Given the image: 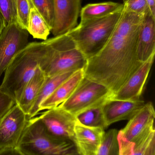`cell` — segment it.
<instances>
[{"instance_id":"cell-2","label":"cell","mask_w":155,"mask_h":155,"mask_svg":"<svg viewBox=\"0 0 155 155\" xmlns=\"http://www.w3.org/2000/svg\"><path fill=\"white\" fill-rule=\"evenodd\" d=\"M48 50L47 40L41 42L28 43L9 64L0 89L12 97L15 104L19 101L25 86L37 69L45 64Z\"/></svg>"},{"instance_id":"cell-13","label":"cell","mask_w":155,"mask_h":155,"mask_svg":"<svg viewBox=\"0 0 155 155\" xmlns=\"http://www.w3.org/2000/svg\"><path fill=\"white\" fill-rule=\"evenodd\" d=\"M100 127L85 126L76 121L73 142L79 155H96L105 132Z\"/></svg>"},{"instance_id":"cell-11","label":"cell","mask_w":155,"mask_h":155,"mask_svg":"<svg viewBox=\"0 0 155 155\" xmlns=\"http://www.w3.org/2000/svg\"><path fill=\"white\" fill-rule=\"evenodd\" d=\"M155 113L152 103L144 106L129 120L125 127L118 131V141L130 142L155 128Z\"/></svg>"},{"instance_id":"cell-30","label":"cell","mask_w":155,"mask_h":155,"mask_svg":"<svg viewBox=\"0 0 155 155\" xmlns=\"http://www.w3.org/2000/svg\"><path fill=\"white\" fill-rule=\"evenodd\" d=\"M146 1L151 14L155 17V0H146Z\"/></svg>"},{"instance_id":"cell-10","label":"cell","mask_w":155,"mask_h":155,"mask_svg":"<svg viewBox=\"0 0 155 155\" xmlns=\"http://www.w3.org/2000/svg\"><path fill=\"white\" fill-rule=\"evenodd\" d=\"M54 21L51 30L54 36L66 34L78 25L82 0H53Z\"/></svg>"},{"instance_id":"cell-26","label":"cell","mask_w":155,"mask_h":155,"mask_svg":"<svg viewBox=\"0 0 155 155\" xmlns=\"http://www.w3.org/2000/svg\"><path fill=\"white\" fill-rule=\"evenodd\" d=\"M0 11L6 25L17 22L15 0H0Z\"/></svg>"},{"instance_id":"cell-31","label":"cell","mask_w":155,"mask_h":155,"mask_svg":"<svg viewBox=\"0 0 155 155\" xmlns=\"http://www.w3.org/2000/svg\"><path fill=\"white\" fill-rule=\"evenodd\" d=\"M5 25H5L2 13H1V11H0V35H1V32L3 30L4 27H5Z\"/></svg>"},{"instance_id":"cell-29","label":"cell","mask_w":155,"mask_h":155,"mask_svg":"<svg viewBox=\"0 0 155 155\" xmlns=\"http://www.w3.org/2000/svg\"><path fill=\"white\" fill-rule=\"evenodd\" d=\"M0 155H24L17 148L0 149Z\"/></svg>"},{"instance_id":"cell-25","label":"cell","mask_w":155,"mask_h":155,"mask_svg":"<svg viewBox=\"0 0 155 155\" xmlns=\"http://www.w3.org/2000/svg\"><path fill=\"white\" fill-rule=\"evenodd\" d=\"M17 21L23 29L27 30L28 19L32 5L30 0H15Z\"/></svg>"},{"instance_id":"cell-8","label":"cell","mask_w":155,"mask_h":155,"mask_svg":"<svg viewBox=\"0 0 155 155\" xmlns=\"http://www.w3.org/2000/svg\"><path fill=\"white\" fill-rule=\"evenodd\" d=\"M28 121L16 104L0 118V149L17 148Z\"/></svg>"},{"instance_id":"cell-3","label":"cell","mask_w":155,"mask_h":155,"mask_svg":"<svg viewBox=\"0 0 155 155\" xmlns=\"http://www.w3.org/2000/svg\"><path fill=\"white\" fill-rule=\"evenodd\" d=\"M123 9L102 18L80 22L67 33L86 60L98 54L105 46L121 17Z\"/></svg>"},{"instance_id":"cell-22","label":"cell","mask_w":155,"mask_h":155,"mask_svg":"<svg viewBox=\"0 0 155 155\" xmlns=\"http://www.w3.org/2000/svg\"><path fill=\"white\" fill-rule=\"evenodd\" d=\"M103 105L93 107L75 115L79 124L86 127L107 128L103 110Z\"/></svg>"},{"instance_id":"cell-27","label":"cell","mask_w":155,"mask_h":155,"mask_svg":"<svg viewBox=\"0 0 155 155\" xmlns=\"http://www.w3.org/2000/svg\"><path fill=\"white\" fill-rule=\"evenodd\" d=\"M124 8L129 12L144 15L150 11L146 0H123Z\"/></svg>"},{"instance_id":"cell-15","label":"cell","mask_w":155,"mask_h":155,"mask_svg":"<svg viewBox=\"0 0 155 155\" xmlns=\"http://www.w3.org/2000/svg\"><path fill=\"white\" fill-rule=\"evenodd\" d=\"M155 54V17L150 11L144 15L138 35L137 58L143 63Z\"/></svg>"},{"instance_id":"cell-20","label":"cell","mask_w":155,"mask_h":155,"mask_svg":"<svg viewBox=\"0 0 155 155\" xmlns=\"http://www.w3.org/2000/svg\"><path fill=\"white\" fill-rule=\"evenodd\" d=\"M123 3L108 2L89 4L80 11L81 22L105 17L123 9Z\"/></svg>"},{"instance_id":"cell-1","label":"cell","mask_w":155,"mask_h":155,"mask_svg":"<svg viewBox=\"0 0 155 155\" xmlns=\"http://www.w3.org/2000/svg\"><path fill=\"white\" fill-rule=\"evenodd\" d=\"M143 16L123 8L105 46L86 61L84 77L105 86L113 95L143 64L137 58V44Z\"/></svg>"},{"instance_id":"cell-24","label":"cell","mask_w":155,"mask_h":155,"mask_svg":"<svg viewBox=\"0 0 155 155\" xmlns=\"http://www.w3.org/2000/svg\"><path fill=\"white\" fill-rule=\"evenodd\" d=\"M34 6L41 14L52 30L54 21L53 0H30Z\"/></svg>"},{"instance_id":"cell-21","label":"cell","mask_w":155,"mask_h":155,"mask_svg":"<svg viewBox=\"0 0 155 155\" xmlns=\"http://www.w3.org/2000/svg\"><path fill=\"white\" fill-rule=\"evenodd\" d=\"M27 31L35 39L45 41L50 34L51 29L41 14L34 6L30 10Z\"/></svg>"},{"instance_id":"cell-23","label":"cell","mask_w":155,"mask_h":155,"mask_svg":"<svg viewBox=\"0 0 155 155\" xmlns=\"http://www.w3.org/2000/svg\"><path fill=\"white\" fill-rule=\"evenodd\" d=\"M118 134L116 129L105 133L96 155H119Z\"/></svg>"},{"instance_id":"cell-17","label":"cell","mask_w":155,"mask_h":155,"mask_svg":"<svg viewBox=\"0 0 155 155\" xmlns=\"http://www.w3.org/2000/svg\"><path fill=\"white\" fill-rule=\"evenodd\" d=\"M118 143L119 155H155V128L132 142Z\"/></svg>"},{"instance_id":"cell-9","label":"cell","mask_w":155,"mask_h":155,"mask_svg":"<svg viewBox=\"0 0 155 155\" xmlns=\"http://www.w3.org/2000/svg\"><path fill=\"white\" fill-rule=\"evenodd\" d=\"M39 117L52 136L63 141H72L76 123L75 116L58 106L48 109Z\"/></svg>"},{"instance_id":"cell-6","label":"cell","mask_w":155,"mask_h":155,"mask_svg":"<svg viewBox=\"0 0 155 155\" xmlns=\"http://www.w3.org/2000/svg\"><path fill=\"white\" fill-rule=\"evenodd\" d=\"M113 94L105 86L84 77L71 96L58 106L74 115L103 104Z\"/></svg>"},{"instance_id":"cell-12","label":"cell","mask_w":155,"mask_h":155,"mask_svg":"<svg viewBox=\"0 0 155 155\" xmlns=\"http://www.w3.org/2000/svg\"><path fill=\"white\" fill-rule=\"evenodd\" d=\"M154 57L155 55H153L143 63L111 98L129 101L140 100Z\"/></svg>"},{"instance_id":"cell-16","label":"cell","mask_w":155,"mask_h":155,"mask_svg":"<svg viewBox=\"0 0 155 155\" xmlns=\"http://www.w3.org/2000/svg\"><path fill=\"white\" fill-rule=\"evenodd\" d=\"M84 77L83 70L76 71L62 83L55 91L42 102L40 111L57 107L66 101L73 93L79 83Z\"/></svg>"},{"instance_id":"cell-7","label":"cell","mask_w":155,"mask_h":155,"mask_svg":"<svg viewBox=\"0 0 155 155\" xmlns=\"http://www.w3.org/2000/svg\"><path fill=\"white\" fill-rule=\"evenodd\" d=\"M29 32L17 22L5 25L0 35V77L17 53L28 44Z\"/></svg>"},{"instance_id":"cell-4","label":"cell","mask_w":155,"mask_h":155,"mask_svg":"<svg viewBox=\"0 0 155 155\" xmlns=\"http://www.w3.org/2000/svg\"><path fill=\"white\" fill-rule=\"evenodd\" d=\"M17 149L24 155H79L72 141L49 134L39 117L28 120Z\"/></svg>"},{"instance_id":"cell-14","label":"cell","mask_w":155,"mask_h":155,"mask_svg":"<svg viewBox=\"0 0 155 155\" xmlns=\"http://www.w3.org/2000/svg\"><path fill=\"white\" fill-rule=\"evenodd\" d=\"M145 104L141 99L129 101L109 98L103 105L106 127L119 121L130 120Z\"/></svg>"},{"instance_id":"cell-5","label":"cell","mask_w":155,"mask_h":155,"mask_svg":"<svg viewBox=\"0 0 155 155\" xmlns=\"http://www.w3.org/2000/svg\"><path fill=\"white\" fill-rule=\"evenodd\" d=\"M49 50L47 61L40 68L46 77L84 70L86 60L67 34L47 39Z\"/></svg>"},{"instance_id":"cell-19","label":"cell","mask_w":155,"mask_h":155,"mask_svg":"<svg viewBox=\"0 0 155 155\" xmlns=\"http://www.w3.org/2000/svg\"><path fill=\"white\" fill-rule=\"evenodd\" d=\"M75 72H68L51 77H45L35 103L27 116L28 120L34 117L38 114L40 112V105L42 102L50 96L62 83L71 77Z\"/></svg>"},{"instance_id":"cell-18","label":"cell","mask_w":155,"mask_h":155,"mask_svg":"<svg viewBox=\"0 0 155 155\" xmlns=\"http://www.w3.org/2000/svg\"><path fill=\"white\" fill-rule=\"evenodd\" d=\"M45 77L44 73L39 67L24 87L16 104L27 116L35 103Z\"/></svg>"},{"instance_id":"cell-28","label":"cell","mask_w":155,"mask_h":155,"mask_svg":"<svg viewBox=\"0 0 155 155\" xmlns=\"http://www.w3.org/2000/svg\"><path fill=\"white\" fill-rule=\"evenodd\" d=\"M15 104L14 99L0 89V118Z\"/></svg>"}]
</instances>
